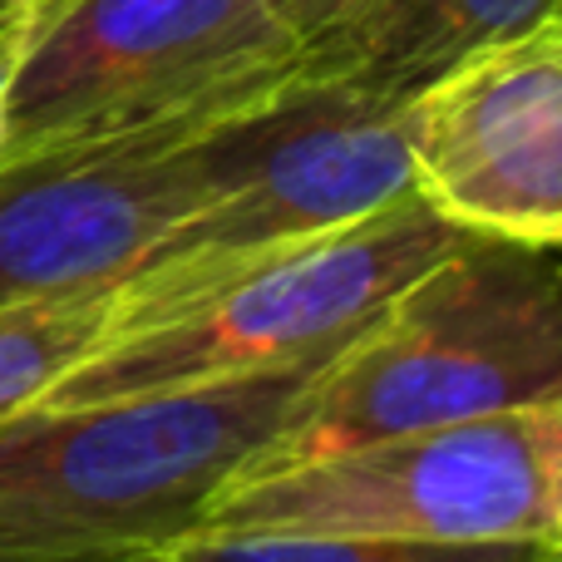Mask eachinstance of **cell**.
<instances>
[{
  "mask_svg": "<svg viewBox=\"0 0 562 562\" xmlns=\"http://www.w3.org/2000/svg\"><path fill=\"white\" fill-rule=\"evenodd\" d=\"M321 360L168 395L15 409L0 419V562L168 553L272 449Z\"/></svg>",
  "mask_w": 562,
  "mask_h": 562,
  "instance_id": "1",
  "label": "cell"
},
{
  "mask_svg": "<svg viewBox=\"0 0 562 562\" xmlns=\"http://www.w3.org/2000/svg\"><path fill=\"white\" fill-rule=\"evenodd\" d=\"M562 400V262L464 233L301 385L247 474L366 439L543 409Z\"/></svg>",
  "mask_w": 562,
  "mask_h": 562,
  "instance_id": "2",
  "label": "cell"
},
{
  "mask_svg": "<svg viewBox=\"0 0 562 562\" xmlns=\"http://www.w3.org/2000/svg\"><path fill=\"white\" fill-rule=\"evenodd\" d=\"M405 193H415L409 99L301 75L291 59L237 114L233 173L114 281L109 336L154 326L223 277L360 223Z\"/></svg>",
  "mask_w": 562,
  "mask_h": 562,
  "instance_id": "3",
  "label": "cell"
},
{
  "mask_svg": "<svg viewBox=\"0 0 562 562\" xmlns=\"http://www.w3.org/2000/svg\"><path fill=\"white\" fill-rule=\"evenodd\" d=\"M464 237L419 193L326 237L272 252L154 326L109 336L35 405L168 395L321 360L346 346L400 286Z\"/></svg>",
  "mask_w": 562,
  "mask_h": 562,
  "instance_id": "4",
  "label": "cell"
},
{
  "mask_svg": "<svg viewBox=\"0 0 562 562\" xmlns=\"http://www.w3.org/2000/svg\"><path fill=\"white\" fill-rule=\"evenodd\" d=\"M281 75L138 124L5 148L0 311L114 286L134 272L158 247V237L183 223L233 173L237 114Z\"/></svg>",
  "mask_w": 562,
  "mask_h": 562,
  "instance_id": "5",
  "label": "cell"
},
{
  "mask_svg": "<svg viewBox=\"0 0 562 562\" xmlns=\"http://www.w3.org/2000/svg\"><path fill=\"white\" fill-rule=\"evenodd\" d=\"M562 409H508L464 425L366 439L243 474L203 528H296L409 543H548Z\"/></svg>",
  "mask_w": 562,
  "mask_h": 562,
  "instance_id": "6",
  "label": "cell"
},
{
  "mask_svg": "<svg viewBox=\"0 0 562 562\" xmlns=\"http://www.w3.org/2000/svg\"><path fill=\"white\" fill-rule=\"evenodd\" d=\"M291 59L267 0H49L10 55L5 148L173 114Z\"/></svg>",
  "mask_w": 562,
  "mask_h": 562,
  "instance_id": "7",
  "label": "cell"
},
{
  "mask_svg": "<svg viewBox=\"0 0 562 562\" xmlns=\"http://www.w3.org/2000/svg\"><path fill=\"white\" fill-rule=\"evenodd\" d=\"M415 193L464 233L562 252V20L409 99Z\"/></svg>",
  "mask_w": 562,
  "mask_h": 562,
  "instance_id": "8",
  "label": "cell"
},
{
  "mask_svg": "<svg viewBox=\"0 0 562 562\" xmlns=\"http://www.w3.org/2000/svg\"><path fill=\"white\" fill-rule=\"evenodd\" d=\"M553 20H562V0H356L321 35L296 45V69L415 99L469 55Z\"/></svg>",
  "mask_w": 562,
  "mask_h": 562,
  "instance_id": "9",
  "label": "cell"
},
{
  "mask_svg": "<svg viewBox=\"0 0 562 562\" xmlns=\"http://www.w3.org/2000/svg\"><path fill=\"white\" fill-rule=\"evenodd\" d=\"M548 543H409L296 528H193L164 562H528Z\"/></svg>",
  "mask_w": 562,
  "mask_h": 562,
  "instance_id": "10",
  "label": "cell"
},
{
  "mask_svg": "<svg viewBox=\"0 0 562 562\" xmlns=\"http://www.w3.org/2000/svg\"><path fill=\"white\" fill-rule=\"evenodd\" d=\"M114 326V286L69 291L0 311V419L35 405Z\"/></svg>",
  "mask_w": 562,
  "mask_h": 562,
  "instance_id": "11",
  "label": "cell"
},
{
  "mask_svg": "<svg viewBox=\"0 0 562 562\" xmlns=\"http://www.w3.org/2000/svg\"><path fill=\"white\" fill-rule=\"evenodd\" d=\"M350 5H356V0H267L272 20L296 40V45H306L311 35H321V30H326L330 20L346 15Z\"/></svg>",
  "mask_w": 562,
  "mask_h": 562,
  "instance_id": "12",
  "label": "cell"
},
{
  "mask_svg": "<svg viewBox=\"0 0 562 562\" xmlns=\"http://www.w3.org/2000/svg\"><path fill=\"white\" fill-rule=\"evenodd\" d=\"M45 5H49V0H20V5L0 10V49H10V55H15V45L25 40V30L35 25Z\"/></svg>",
  "mask_w": 562,
  "mask_h": 562,
  "instance_id": "13",
  "label": "cell"
},
{
  "mask_svg": "<svg viewBox=\"0 0 562 562\" xmlns=\"http://www.w3.org/2000/svg\"><path fill=\"white\" fill-rule=\"evenodd\" d=\"M548 548L562 553V464L553 474V494H548Z\"/></svg>",
  "mask_w": 562,
  "mask_h": 562,
  "instance_id": "14",
  "label": "cell"
},
{
  "mask_svg": "<svg viewBox=\"0 0 562 562\" xmlns=\"http://www.w3.org/2000/svg\"><path fill=\"white\" fill-rule=\"evenodd\" d=\"M5 85H10V49H0V148H5Z\"/></svg>",
  "mask_w": 562,
  "mask_h": 562,
  "instance_id": "15",
  "label": "cell"
},
{
  "mask_svg": "<svg viewBox=\"0 0 562 562\" xmlns=\"http://www.w3.org/2000/svg\"><path fill=\"white\" fill-rule=\"evenodd\" d=\"M528 562H562V553H553V548H543V553H533Z\"/></svg>",
  "mask_w": 562,
  "mask_h": 562,
  "instance_id": "16",
  "label": "cell"
},
{
  "mask_svg": "<svg viewBox=\"0 0 562 562\" xmlns=\"http://www.w3.org/2000/svg\"><path fill=\"white\" fill-rule=\"evenodd\" d=\"M10 5H20V0H0V10H10Z\"/></svg>",
  "mask_w": 562,
  "mask_h": 562,
  "instance_id": "17",
  "label": "cell"
},
{
  "mask_svg": "<svg viewBox=\"0 0 562 562\" xmlns=\"http://www.w3.org/2000/svg\"><path fill=\"white\" fill-rule=\"evenodd\" d=\"M148 562H164V553H158V558H148Z\"/></svg>",
  "mask_w": 562,
  "mask_h": 562,
  "instance_id": "18",
  "label": "cell"
},
{
  "mask_svg": "<svg viewBox=\"0 0 562 562\" xmlns=\"http://www.w3.org/2000/svg\"><path fill=\"white\" fill-rule=\"evenodd\" d=\"M558 409H562V400H558Z\"/></svg>",
  "mask_w": 562,
  "mask_h": 562,
  "instance_id": "19",
  "label": "cell"
}]
</instances>
